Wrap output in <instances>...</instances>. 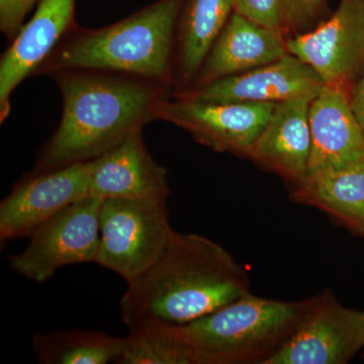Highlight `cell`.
I'll return each mask as SVG.
<instances>
[{
    "instance_id": "cell-6",
    "label": "cell",
    "mask_w": 364,
    "mask_h": 364,
    "mask_svg": "<svg viewBox=\"0 0 364 364\" xmlns=\"http://www.w3.org/2000/svg\"><path fill=\"white\" fill-rule=\"evenodd\" d=\"M102 202L87 196L41 225L28 237L25 250L9 257L11 267L43 284L66 265L97 262Z\"/></svg>"
},
{
    "instance_id": "cell-24",
    "label": "cell",
    "mask_w": 364,
    "mask_h": 364,
    "mask_svg": "<svg viewBox=\"0 0 364 364\" xmlns=\"http://www.w3.org/2000/svg\"><path fill=\"white\" fill-rule=\"evenodd\" d=\"M349 102H350L352 112L364 135V72L363 77L354 87Z\"/></svg>"
},
{
    "instance_id": "cell-13",
    "label": "cell",
    "mask_w": 364,
    "mask_h": 364,
    "mask_svg": "<svg viewBox=\"0 0 364 364\" xmlns=\"http://www.w3.org/2000/svg\"><path fill=\"white\" fill-rule=\"evenodd\" d=\"M168 172L156 162L144 142L143 130L132 134L92 160L90 196L98 200L167 198Z\"/></svg>"
},
{
    "instance_id": "cell-22",
    "label": "cell",
    "mask_w": 364,
    "mask_h": 364,
    "mask_svg": "<svg viewBox=\"0 0 364 364\" xmlns=\"http://www.w3.org/2000/svg\"><path fill=\"white\" fill-rule=\"evenodd\" d=\"M42 0H0V30L14 40L23 26L26 16Z\"/></svg>"
},
{
    "instance_id": "cell-9",
    "label": "cell",
    "mask_w": 364,
    "mask_h": 364,
    "mask_svg": "<svg viewBox=\"0 0 364 364\" xmlns=\"http://www.w3.org/2000/svg\"><path fill=\"white\" fill-rule=\"evenodd\" d=\"M364 348V312L342 306L329 291L267 364H345Z\"/></svg>"
},
{
    "instance_id": "cell-17",
    "label": "cell",
    "mask_w": 364,
    "mask_h": 364,
    "mask_svg": "<svg viewBox=\"0 0 364 364\" xmlns=\"http://www.w3.org/2000/svg\"><path fill=\"white\" fill-rule=\"evenodd\" d=\"M236 0H183L174 39L172 95L191 90L203 62L228 21Z\"/></svg>"
},
{
    "instance_id": "cell-12",
    "label": "cell",
    "mask_w": 364,
    "mask_h": 364,
    "mask_svg": "<svg viewBox=\"0 0 364 364\" xmlns=\"http://www.w3.org/2000/svg\"><path fill=\"white\" fill-rule=\"evenodd\" d=\"M324 85V81L313 67L289 53L272 63L176 95L205 102L279 104L304 95H318Z\"/></svg>"
},
{
    "instance_id": "cell-18",
    "label": "cell",
    "mask_w": 364,
    "mask_h": 364,
    "mask_svg": "<svg viewBox=\"0 0 364 364\" xmlns=\"http://www.w3.org/2000/svg\"><path fill=\"white\" fill-rule=\"evenodd\" d=\"M293 198L324 210L364 235V159L306 177L294 188Z\"/></svg>"
},
{
    "instance_id": "cell-3",
    "label": "cell",
    "mask_w": 364,
    "mask_h": 364,
    "mask_svg": "<svg viewBox=\"0 0 364 364\" xmlns=\"http://www.w3.org/2000/svg\"><path fill=\"white\" fill-rule=\"evenodd\" d=\"M183 0H157L100 28H69L35 76L60 71L114 72L171 86L177 18Z\"/></svg>"
},
{
    "instance_id": "cell-8",
    "label": "cell",
    "mask_w": 364,
    "mask_h": 364,
    "mask_svg": "<svg viewBox=\"0 0 364 364\" xmlns=\"http://www.w3.org/2000/svg\"><path fill=\"white\" fill-rule=\"evenodd\" d=\"M92 160L35 172L0 203V240L30 237L72 203L90 196Z\"/></svg>"
},
{
    "instance_id": "cell-4",
    "label": "cell",
    "mask_w": 364,
    "mask_h": 364,
    "mask_svg": "<svg viewBox=\"0 0 364 364\" xmlns=\"http://www.w3.org/2000/svg\"><path fill=\"white\" fill-rule=\"evenodd\" d=\"M318 301H282L248 293L181 325L193 364H267L298 331Z\"/></svg>"
},
{
    "instance_id": "cell-23",
    "label": "cell",
    "mask_w": 364,
    "mask_h": 364,
    "mask_svg": "<svg viewBox=\"0 0 364 364\" xmlns=\"http://www.w3.org/2000/svg\"><path fill=\"white\" fill-rule=\"evenodd\" d=\"M325 0H282L284 30L309 25L322 9Z\"/></svg>"
},
{
    "instance_id": "cell-20",
    "label": "cell",
    "mask_w": 364,
    "mask_h": 364,
    "mask_svg": "<svg viewBox=\"0 0 364 364\" xmlns=\"http://www.w3.org/2000/svg\"><path fill=\"white\" fill-rule=\"evenodd\" d=\"M119 364H193L181 325L146 321L130 328Z\"/></svg>"
},
{
    "instance_id": "cell-10",
    "label": "cell",
    "mask_w": 364,
    "mask_h": 364,
    "mask_svg": "<svg viewBox=\"0 0 364 364\" xmlns=\"http://www.w3.org/2000/svg\"><path fill=\"white\" fill-rule=\"evenodd\" d=\"M289 54L315 69L326 85H344L364 67V0H340L329 21L287 41Z\"/></svg>"
},
{
    "instance_id": "cell-14",
    "label": "cell",
    "mask_w": 364,
    "mask_h": 364,
    "mask_svg": "<svg viewBox=\"0 0 364 364\" xmlns=\"http://www.w3.org/2000/svg\"><path fill=\"white\" fill-rule=\"evenodd\" d=\"M312 146L308 176L364 159V135L344 87L324 85L310 109Z\"/></svg>"
},
{
    "instance_id": "cell-5",
    "label": "cell",
    "mask_w": 364,
    "mask_h": 364,
    "mask_svg": "<svg viewBox=\"0 0 364 364\" xmlns=\"http://www.w3.org/2000/svg\"><path fill=\"white\" fill-rule=\"evenodd\" d=\"M167 198H109L100 208L97 262L121 275L127 284L160 257L173 237Z\"/></svg>"
},
{
    "instance_id": "cell-15",
    "label": "cell",
    "mask_w": 364,
    "mask_h": 364,
    "mask_svg": "<svg viewBox=\"0 0 364 364\" xmlns=\"http://www.w3.org/2000/svg\"><path fill=\"white\" fill-rule=\"evenodd\" d=\"M317 95L279 102L248 157L279 173L294 186L308 177L311 139L310 109Z\"/></svg>"
},
{
    "instance_id": "cell-21",
    "label": "cell",
    "mask_w": 364,
    "mask_h": 364,
    "mask_svg": "<svg viewBox=\"0 0 364 364\" xmlns=\"http://www.w3.org/2000/svg\"><path fill=\"white\" fill-rule=\"evenodd\" d=\"M234 13L257 25L284 33L282 0H236Z\"/></svg>"
},
{
    "instance_id": "cell-19",
    "label": "cell",
    "mask_w": 364,
    "mask_h": 364,
    "mask_svg": "<svg viewBox=\"0 0 364 364\" xmlns=\"http://www.w3.org/2000/svg\"><path fill=\"white\" fill-rule=\"evenodd\" d=\"M33 345L41 363H117L126 346V337L97 331L65 330L36 335Z\"/></svg>"
},
{
    "instance_id": "cell-11",
    "label": "cell",
    "mask_w": 364,
    "mask_h": 364,
    "mask_svg": "<svg viewBox=\"0 0 364 364\" xmlns=\"http://www.w3.org/2000/svg\"><path fill=\"white\" fill-rule=\"evenodd\" d=\"M76 0H42L37 11L0 60V123L11 112V98L23 80L49 57L60 40L76 23Z\"/></svg>"
},
{
    "instance_id": "cell-2",
    "label": "cell",
    "mask_w": 364,
    "mask_h": 364,
    "mask_svg": "<svg viewBox=\"0 0 364 364\" xmlns=\"http://www.w3.org/2000/svg\"><path fill=\"white\" fill-rule=\"evenodd\" d=\"M127 284L119 309L129 328L146 321L188 324L250 293L247 272L226 249L177 232L161 257Z\"/></svg>"
},
{
    "instance_id": "cell-1",
    "label": "cell",
    "mask_w": 364,
    "mask_h": 364,
    "mask_svg": "<svg viewBox=\"0 0 364 364\" xmlns=\"http://www.w3.org/2000/svg\"><path fill=\"white\" fill-rule=\"evenodd\" d=\"M62 95L61 121L41 149L35 172L102 156L146 124L171 86L124 74L66 70L53 74Z\"/></svg>"
},
{
    "instance_id": "cell-16",
    "label": "cell",
    "mask_w": 364,
    "mask_h": 364,
    "mask_svg": "<svg viewBox=\"0 0 364 364\" xmlns=\"http://www.w3.org/2000/svg\"><path fill=\"white\" fill-rule=\"evenodd\" d=\"M287 54V41L282 32L257 25L234 13L213 45L188 92L219 79L272 63Z\"/></svg>"
},
{
    "instance_id": "cell-7",
    "label": "cell",
    "mask_w": 364,
    "mask_h": 364,
    "mask_svg": "<svg viewBox=\"0 0 364 364\" xmlns=\"http://www.w3.org/2000/svg\"><path fill=\"white\" fill-rule=\"evenodd\" d=\"M273 102H205L170 95L158 109V121L176 124L198 142L219 152L247 156L272 119Z\"/></svg>"
}]
</instances>
